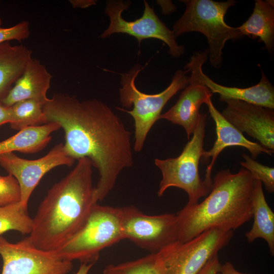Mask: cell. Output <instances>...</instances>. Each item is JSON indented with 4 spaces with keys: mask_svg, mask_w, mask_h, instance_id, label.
<instances>
[{
    "mask_svg": "<svg viewBox=\"0 0 274 274\" xmlns=\"http://www.w3.org/2000/svg\"><path fill=\"white\" fill-rule=\"evenodd\" d=\"M46 102L38 99L19 101L11 107V128L20 130L30 126L47 123L43 107Z\"/></svg>",
    "mask_w": 274,
    "mask_h": 274,
    "instance_id": "7402d4cb",
    "label": "cell"
},
{
    "mask_svg": "<svg viewBox=\"0 0 274 274\" xmlns=\"http://www.w3.org/2000/svg\"><path fill=\"white\" fill-rule=\"evenodd\" d=\"M32 51L23 45L0 44V101L7 95L13 83L21 76L32 58Z\"/></svg>",
    "mask_w": 274,
    "mask_h": 274,
    "instance_id": "ffe728a7",
    "label": "cell"
},
{
    "mask_svg": "<svg viewBox=\"0 0 274 274\" xmlns=\"http://www.w3.org/2000/svg\"><path fill=\"white\" fill-rule=\"evenodd\" d=\"M2 23H3L2 20V19H1V17H0V26H1V25L2 24Z\"/></svg>",
    "mask_w": 274,
    "mask_h": 274,
    "instance_id": "d6a6232c",
    "label": "cell"
},
{
    "mask_svg": "<svg viewBox=\"0 0 274 274\" xmlns=\"http://www.w3.org/2000/svg\"><path fill=\"white\" fill-rule=\"evenodd\" d=\"M21 190L17 180L11 175L0 176V207L21 201Z\"/></svg>",
    "mask_w": 274,
    "mask_h": 274,
    "instance_id": "484cf974",
    "label": "cell"
},
{
    "mask_svg": "<svg viewBox=\"0 0 274 274\" xmlns=\"http://www.w3.org/2000/svg\"><path fill=\"white\" fill-rule=\"evenodd\" d=\"M94 263H81L79 268L75 274H88Z\"/></svg>",
    "mask_w": 274,
    "mask_h": 274,
    "instance_id": "1f68e13d",
    "label": "cell"
},
{
    "mask_svg": "<svg viewBox=\"0 0 274 274\" xmlns=\"http://www.w3.org/2000/svg\"><path fill=\"white\" fill-rule=\"evenodd\" d=\"M208 50L195 52L184 70L186 73H191L189 80L198 82L208 88L213 93H218L219 100L237 99L256 105L274 109V88L264 73L256 85L248 88L227 87L218 84L202 71V65L207 60Z\"/></svg>",
    "mask_w": 274,
    "mask_h": 274,
    "instance_id": "4fadbf2b",
    "label": "cell"
},
{
    "mask_svg": "<svg viewBox=\"0 0 274 274\" xmlns=\"http://www.w3.org/2000/svg\"><path fill=\"white\" fill-rule=\"evenodd\" d=\"M11 119V107L4 105L0 101V126L6 123H10Z\"/></svg>",
    "mask_w": 274,
    "mask_h": 274,
    "instance_id": "f1b7e54d",
    "label": "cell"
},
{
    "mask_svg": "<svg viewBox=\"0 0 274 274\" xmlns=\"http://www.w3.org/2000/svg\"><path fill=\"white\" fill-rule=\"evenodd\" d=\"M30 33L29 23L23 21L10 27L0 26V44L11 40H21L27 39Z\"/></svg>",
    "mask_w": 274,
    "mask_h": 274,
    "instance_id": "4316f807",
    "label": "cell"
},
{
    "mask_svg": "<svg viewBox=\"0 0 274 274\" xmlns=\"http://www.w3.org/2000/svg\"><path fill=\"white\" fill-rule=\"evenodd\" d=\"M253 217L251 229L245 233L249 243L261 238L265 240L269 252L274 255V213L268 206L263 192L262 183L255 180L252 196Z\"/></svg>",
    "mask_w": 274,
    "mask_h": 274,
    "instance_id": "d6986e66",
    "label": "cell"
},
{
    "mask_svg": "<svg viewBox=\"0 0 274 274\" xmlns=\"http://www.w3.org/2000/svg\"><path fill=\"white\" fill-rule=\"evenodd\" d=\"M255 179L243 167L218 172L210 193L201 202L187 203L176 214L178 241L186 242L213 228L233 231L253 217L252 196Z\"/></svg>",
    "mask_w": 274,
    "mask_h": 274,
    "instance_id": "3957f363",
    "label": "cell"
},
{
    "mask_svg": "<svg viewBox=\"0 0 274 274\" xmlns=\"http://www.w3.org/2000/svg\"><path fill=\"white\" fill-rule=\"evenodd\" d=\"M213 94L205 85L189 80V84L182 91L177 102L161 114L159 119H165L182 126L189 140L197 126L201 105L203 103L207 105L212 99Z\"/></svg>",
    "mask_w": 274,
    "mask_h": 274,
    "instance_id": "2e32d148",
    "label": "cell"
},
{
    "mask_svg": "<svg viewBox=\"0 0 274 274\" xmlns=\"http://www.w3.org/2000/svg\"><path fill=\"white\" fill-rule=\"evenodd\" d=\"M144 68L136 64L128 73H122L119 89L120 100L122 108L120 111L130 114L134 119L135 141L133 150L140 152L147 136L155 123L159 120L161 111L167 101L179 90L189 84V77L185 71L178 70L171 83L163 91L156 94H147L136 87L135 80Z\"/></svg>",
    "mask_w": 274,
    "mask_h": 274,
    "instance_id": "277c9868",
    "label": "cell"
},
{
    "mask_svg": "<svg viewBox=\"0 0 274 274\" xmlns=\"http://www.w3.org/2000/svg\"><path fill=\"white\" fill-rule=\"evenodd\" d=\"M122 239L120 207L96 203L83 227L54 252L67 261L94 264L101 251Z\"/></svg>",
    "mask_w": 274,
    "mask_h": 274,
    "instance_id": "8992f818",
    "label": "cell"
},
{
    "mask_svg": "<svg viewBox=\"0 0 274 274\" xmlns=\"http://www.w3.org/2000/svg\"><path fill=\"white\" fill-rule=\"evenodd\" d=\"M92 163L78 160L74 168L47 191L32 219L28 237L38 248L55 251L84 225L94 204Z\"/></svg>",
    "mask_w": 274,
    "mask_h": 274,
    "instance_id": "7a4b0ae2",
    "label": "cell"
},
{
    "mask_svg": "<svg viewBox=\"0 0 274 274\" xmlns=\"http://www.w3.org/2000/svg\"><path fill=\"white\" fill-rule=\"evenodd\" d=\"M130 4V1L124 3L122 0L107 2L105 12L110 23L99 38L105 39L115 33H126L135 37L139 44L143 40L155 39L168 46V53L173 57H179L184 54V47L177 43L172 30L160 20L146 1H144V10L141 17L134 21L125 20L122 13L129 8Z\"/></svg>",
    "mask_w": 274,
    "mask_h": 274,
    "instance_id": "30bf717a",
    "label": "cell"
},
{
    "mask_svg": "<svg viewBox=\"0 0 274 274\" xmlns=\"http://www.w3.org/2000/svg\"><path fill=\"white\" fill-rule=\"evenodd\" d=\"M224 102L226 107L221 114L230 123L274 151L273 109L237 99Z\"/></svg>",
    "mask_w": 274,
    "mask_h": 274,
    "instance_id": "5bb4252c",
    "label": "cell"
},
{
    "mask_svg": "<svg viewBox=\"0 0 274 274\" xmlns=\"http://www.w3.org/2000/svg\"><path fill=\"white\" fill-rule=\"evenodd\" d=\"M47 123L56 122L64 132V149L75 160L89 158L99 173L96 202L114 188L121 171L133 164L131 132L105 103L80 100L75 95L54 93L43 107Z\"/></svg>",
    "mask_w": 274,
    "mask_h": 274,
    "instance_id": "6da1fadb",
    "label": "cell"
},
{
    "mask_svg": "<svg viewBox=\"0 0 274 274\" xmlns=\"http://www.w3.org/2000/svg\"><path fill=\"white\" fill-rule=\"evenodd\" d=\"M185 11L174 24L172 31L176 38L186 32L196 31L204 35L209 45L211 64L219 68L222 62V49L228 40L235 41L244 36L238 27L227 25L224 20L228 9L236 2L228 0H183Z\"/></svg>",
    "mask_w": 274,
    "mask_h": 274,
    "instance_id": "5b68a950",
    "label": "cell"
},
{
    "mask_svg": "<svg viewBox=\"0 0 274 274\" xmlns=\"http://www.w3.org/2000/svg\"><path fill=\"white\" fill-rule=\"evenodd\" d=\"M1 274H67L73 268L72 261L60 258L54 251L37 248L28 236L17 243L0 236Z\"/></svg>",
    "mask_w": 274,
    "mask_h": 274,
    "instance_id": "8fae6325",
    "label": "cell"
},
{
    "mask_svg": "<svg viewBox=\"0 0 274 274\" xmlns=\"http://www.w3.org/2000/svg\"><path fill=\"white\" fill-rule=\"evenodd\" d=\"M207 121V114L201 113L191 140L186 144L179 156L154 160L155 165L162 175L157 192L158 196H162L168 188L177 187L187 193L188 203L195 204L211 191V189L201 179L199 173L200 159L206 151L203 149V143Z\"/></svg>",
    "mask_w": 274,
    "mask_h": 274,
    "instance_id": "52a82bcc",
    "label": "cell"
},
{
    "mask_svg": "<svg viewBox=\"0 0 274 274\" xmlns=\"http://www.w3.org/2000/svg\"><path fill=\"white\" fill-rule=\"evenodd\" d=\"M233 231L213 228L185 243L176 242L158 252L161 274H197L229 243Z\"/></svg>",
    "mask_w": 274,
    "mask_h": 274,
    "instance_id": "ba28073f",
    "label": "cell"
},
{
    "mask_svg": "<svg viewBox=\"0 0 274 274\" xmlns=\"http://www.w3.org/2000/svg\"><path fill=\"white\" fill-rule=\"evenodd\" d=\"M211 116L213 119L216 126L217 139L212 148L205 151L202 158L209 159L212 157L210 163L207 166L203 181L212 189L213 180L211 173L213 167L221 151L226 147L241 146L248 149L253 159H256L260 154L265 153L270 156L274 151L268 150L259 143L250 141L247 139L243 133L230 123L220 113L213 105L212 99L207 104Z\"/></svg>",
    "mask_w": 274,
    "mask_h": 274,
    "instance_id": "9a60e30c",
    "label": "cell"
},
{
    "mask_svg": "<svg viewBox=\"0 0 274 274\" xmlns=\"http://www.w3.org/2000/svg\"><path fill=\"white\" fill-rule=\"evenodd\" d=\"M32 226V219L28 215L27 208L21 201L0 207V236L10 230L29 234Z\"/></svg>",
    "mask_w": 274,
    "mask_h": 274,
    "instance_id": "603a6c76",
    "label": "cell"
},
{
    "mask_svg": "<svg viewBox=\"0 0 274 274\" xmlns=\"http://www.w3.org/2000/svg\"><path fill=\"white\" fill-rule=\"evenodd\" d=\"M242 156L245 161L240 162L241 165L250 172L255 180L263 183L268 192L273 193L274 168L264 165L246 154L243 153Z\"/></svg>",
    "mask_w": 274,
    "mask_h": 274,
    "instance_id": "d4e9b609",
    "label": "cell"
},
{
    "mask_svg": "<svg viewBox=\"0 0 274 274\" xmlns=\"http://www.w3.org/2000/svg\"><path fill=\"white\" fill-rule=\"evenodd\" d=\"M104 274H161L158 253H151L142 258L106 266Z\"/></svg>",
    "mask_w": 274,
    "mask_h": 274,
    "instance_id": "cb8c5ba5",
    "label": "cell"
},
{
    "mask_svg": "<svg viewBox=\"0 0 274 274\" xmlns=\"http://www.w3.org/2000/svg\"><path fill=\"white\" fill-rule=\"evenodd\" d=\"M73 8H85L96 4L93 0H71L69 1Z\"/></svg>",
    "mask_w": 274,
    "mask_h": 274,
    "instance_id": "4dcf8cb0",
    "label": "cell"
},
{
    "mask_svg": "<svg viewBox=\"0 0 274 274\" xmlns=\"http://www.w3.org/2000/svg\"><path fill=\"white\" fill-rule=\"evenodd\" d=\"M217 274H246L237 270L232 263L227 261L221 264Z\"/></svg>",
    "mask_w": 274,
    "mask_h": 274,
    "instance_id": "f546056e",
    "label": "cell"
},
{
    "mask_svg": "<svg viewBox=\"0 0 274 274\" xmlns=\"http://www.w3.org/2000/svg\"><path fill=\"white\" fill-rule=\"evenodd\" d=\"M221 264L218 255L211 258L197 274H217Z\"/></svg>",
    "mask_w": 274,
    "mask_h": 274,
    "instance_id": "83f0119b",
    "label": "cell"
},
{
    "mask_svg": "<svg viewBox=\"0 0 274 274\" xmlns=\"http://www.w3.org/2000/svg\"><path fill=\"white\" fill-rule=\"evenodd\" d=\"M120 211L124 239L151 253L178 241L176 214L148 215L133 206L120 207Z\"/></svg>",
    "mask_w": 274,
    "mask_h": 274,
    "instance_id": "9c48e42d",
    "label": "cell"
},
{
    "mask_svg": "<svg viewBox=\"0 0 274 274\" xmlns=\"http://www.w3.org/2000/svg\"><path fill=\"white\" fill-rule=\"evenodd\" d=\"M52 78L45 66L39 60L32 58L14 86L1 102L9 107L19 101L29 99H38L46 102L49 99L47 93Z\"/></svg>",
    "mask_w": 274,
    "mask_h": 274,
    "instance_id": "e0dca14e",
    "label": "cell"
},
{
    "mask_svg": "<svg viewBox=\"0 0 274 274\" xmlns=\"http://www.w3.org/2000/svg\"><path fill=\"white\" fill-rule=\"evenodd\" d=\"M242 35L259 38L268 52L274 45V9L272 1H255L253 12L248 19L237 27Z\"/></svg>",
    "mask_w": 274,
    "mask_h": 274,
    "instance_id": "44dd1931",
    "label": "cell"
},
{
    "mask_svg": "<svg viewBox=\"0 0 274 274\" xmlns=\"http://www.w3.org/2000/svg\"><path fill=\"white\" fill-rule=\"evenodd\" d=\"M61 128L56 122L26 127L16 134L0 142V154L18 151L33 154L43 150L50 142L51 134Z\"/></svg>",
    "mask_w": 274,
    "mask_h": 274,
    "instance_id": "ac0fdd59",
    "label": "cell"
},
{
    "mask_svg": "<svg viewBox=\"0 0 274 274\" xmlns=\"http://www.w3.org/2000/svg\"><path fill=\"white\" fill-rule=\"evenodd\" d=\"M75 160L66 153L62 143L55 146L41 158L28 160L14 152L0 154V165L18 181L21 190V202L27 208L29 199L41 179L58 166H71Z\"/></svg>",
    "mask_w": 274,
    "mask_h": 274,
    "instance_id": "7c38bea8",
    "label": "cell"
}]
</instances>
